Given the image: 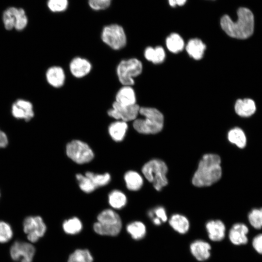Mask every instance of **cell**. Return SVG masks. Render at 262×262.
<instances>
[{
  "label": "cell",
  "mask_w": 262,
  "mask_h": 262,
  "mask_svg": "<svg viewBox=\"0 0 262 262\" xmlns=\"http://www.w3.org/2000/svg\"><path fill=\"white\" fill-rule=\"evenodd\" d=\"M93 229L98 234L116 236L121 232L122 222L119 215L114 210L107 209L97 216V221L93 224Z\"/></svg>",
  "instance_id": "cell-4"
},
{
  "label": "cell",
  "mask_w": 262,
  "mask_h": 262,
  "mask_svg": "<svg viewBox=\"0 0 262 262\" xmlns=\"http://www.w3.org/2000/svg\"><path fill=\"white\" fill-rule=\"evenodd\" d=\"M126 231L132 239L136 241L143 239L147 234V228L144 223L140 221H134L126 226Z\"/></svg>",
  "instance_id": "cell-24"
},
{
  "label": "cell",
  "mask_w": 262,
  "mask_h": 262,
  "mask_svg": "<svg viewBox=\"0 0 262 262\" xmlns=\"http://www.w3.org/2000/svg\"><path fill=\"white\" fill-rule=\"evenodd\" d=\"M91 69V65L87 60L80 57L73 59L70 64V70L73 76L82 78L88 74Z\"/></svg>",
  "instance_id": "cell-17"
},
{
  "label": "cell",
  "mask_w": 262,
  "mask_h": 262,
  "mask_svg": "<svg viewBox=\"0 0 262 262\" xmlns=\"http://www.w3.org/2000/svg\"><path fill=\"white\" fill-rule=\"evenodd\" d=\"M48 82L54 87H61L64 83L65 75L63 69L59 66H52L47 71Z\"/></svg>",
  "instance_id": "cell-20"
},
{
  "label": "cell",
  "mask_w": 262,
  "mask_h": 262,
  "mask_svg": "<svg viewBox=\"0 0 262 262\" xmlns=\"http://www.w3.org/2000/svg\"><path fill=\"white\" fill-rule=\"evenodd\" d=\"M229 142L240 148H244L246 145V137L244 131L240 128L231 129L228 133Z\"/></svg>",
  "instance_id": "cell-26"
},
{
  "label": "cell",
  "mask_w": 262,
  "mask_h": 262,
  "mask_svg": "<svg viewBox=\"0 0 262 262\" xmlns=\"http://www.w3.org/2000/svg\"><path fill=\"white\" fill-rule=\"evenodd\" d=\"M236 114L241 117H249L253 115L256 110L254 101L250 98L238 99L235 104Z\"/></svg>",
  "instance_id": "cell-19"
},
{
  "label": "cell",
  "mask_w": 262,
  "mask_h": 262,
  "mask_svg": "<svg viewBox=\"0 0 262 262\" xmlns=\"http://www.w3.org/2000/svg\"><path fill=\"white\" fill-rule=\"evenodd\" d=\"M167 170V166L163 161L155 159L147 162L142 168L144 177L152 183L158 191H161L168 183Z\"/></svg>",
  "instance_id": "cell-5"
},
{
  "label": "cell",
  "mask_w": 262,
  "mask_h": 262,
  "mask_svg": "<svg viewBox=\"0 0 262 262\" xmlns=\"http://www.w3.org/2000/svg\"><path fill=\"white\" fill-rule=\"evenodd\" d=\"M12 114L15 118L26 121L30 120L34 116L32 103L23 99H18L13 104Z\"/></svg>",
  "instance_id": "cell-14"
},
{
  "label": "cell",
  "mask_w": 262,
  "mask_h": 262,
  "mask_svg": "<svg viewBox=\"0 0 262 262\" xmlns=\"http://www.w3.org/2000/svg\"><path fill=\"white\" fill-rule=\"evenodd\" d=\"M76 178L78 181L80 189L84 192L90 193L97 188L92 180L86 176L77 174Z\"/></svg>",
  "instance_id": "cell-35"
},
{
  "label": "cell",
  "mask_w": 262,
  "mask_h": 262,
  "mask_svg": "<svg viewBox=\"0 0 262 262\" xmlns=\"http://www.w3.org/2000/svg\"><path fill=\"white\" fill-rule=\"evenodd\" d=\"M128 128L126 122L121 120L116 121L112 123L109 126V135L114 141L121 142L125 136Z\"/></svg>",
  "instance_id": "cell-21"
},
{
  "label": "cell",
  "mask_w": 262,
  "mask_h": 262,
  "mask_svg": "<svg viewBox=\"0 0 262 262\" xmlns=\"http://www.w3.org/2000/svg\"><path fill=\"white\" fill-rule=\"evenodd\" d=\"M140 107L136 104L124 105L114 102L113 107L108 111V115L117 120L127 122L137 118L139 113Z\"/></svg>",
  "instance_id": "cell-11"
},
{
  "label": "cell",
  "mask_w": 262,
  "mask_h": 262,
  "mask_svg": "<svg viewBox=\"0 0 262 262\" xmlns=\"http://www.w3.org/2000/svg\"><path fill=\"white\" fill-rule=\"evenodd\" d=\"M237 19L233 21L227 15L223 16L220 20L223 30L230 37L245 39L250 37L254 30V16L248 8L241 7L237 12Z\"/></svg>",
  "instance_id": "cell-1"
},
{
  "label": "cell",
  "mask_w": 262,
  "mask_h": 262,
  "mask_svg": "<svg viewBox=\"0 0 262 262\" xmlns=\"http://www.w3.org/2000/svg\"><path fill=\"white\" fill-rule=\"evenodd\" d=\"M187 0H168L169 5L172 7H175L176 5L182 6L186 2Z\"/></svg>",
  "instance_id": "cell-41"
},
{
  "label": "cell",
  "mask_w": 262,
  "mask_h": 262,
  "mask_svg": "<svg viewBox=\"0 0 262 262\" xmlns=\"http://www.w3.org/2000/svg\"><path fill=\"white\" fill-rule=\"evenodd\" d=\"M8 143V140L6 134L0 130V148L6 147Z\"/></svg>",
  "instance_id": "cell-40"
},
{
  "label": "cell",
  "mask_w": 262,
  "mask_h": 262,
  "mask_svg": "<svg viewBox=\"0 0 262 262\" xmlns=\"http://www.w3.org/2000/svg\"><path fill=\"white\" fill-rule=\"evenodd\" d=\"M169 224L172 229L180 234L187 233L190 229V224L188 219L184 215L175 213L169 219Z\"/></svg>",
  "instance_id": "cell-18"
},
{
  "label": "cell",
  "mask_w": 262,
  "mask_h": 262,
  "mask_svg": "<svg viewBox=\"0 0 262 262\" xmlns=\"http://www.w3.org/2000/svg\"><path fill=\"white\" fill-rule=\"evenodd\" d=\"M205 49V45L201 40L197 38L190 40L186 47L188 54L197 60L202 58Z\"/></svg>",
  "instance_id": "cell-23"
},
{
  "label": "cell",
  "mask_w": 262,
  "mask_h": 262,
  "mask_svg": "<svg viewBox=\"0 0 262 262\" xmlns=\"http://www.w3.org/2000/svg\"><path fill=\"white\" fill-rule=\"evenodd\" d=\"M128 189L135 191L141 188L143 185V179L137 172L130 170L125 173L124 176Z\"/></svg>",
  "instance_id": "cell-25"
},
{
  "label": "cell",
  "mask_w": 262,
  "mask_h": 262,
  "mask_svg": "<svg viewBox=\"0 0 262 262\" xmlns=\"http://www.w3.org/2000/svg\"><path fill=\"white\" fill-rule=\"evenodd\" d=\"M219 156L206 154L200 161L193 178L192 183L196 187L210 186L218 181L222 176Z\"/></svg>",
  "instance_id": "cell-2"
},
{
  "label": "cell",
  "mask_w": 262,
  "mask_h": 262,
  "mask_svg": "<svg viewBox=\"0 0 262 262\" xmlns=\"http://www.w3.org/2000/svg\"><path fill=\"white\" fill-rule=\"evenodd\" d=\"M142 71L141 62L136 58L122 61L118 65L117 74L120 82L126 86L134 84L133 78L141 74Z\"/></svg>",
  "instance_id": "cell-6"
},
{
  "label": "cell",
  "mask_w": 262,
  "mask_h": 262,
  "mask_svg": "<svg viewBox=\"0 0 262 262\" xmlns=\"http://www.w3.org/2000/svg\"><path fill=\"white\" fill-rule=\"evenodd\" d=\"M166 45L170 51L173 53H178L183 49L184 43L180 35L176 33H173L167 37Z\"/></svg>",
  "instance_id": "cell-30"
},
{
  "label": "cell",
  "mask_w": 262,
  "mask_h": 262,
  "mask_svg": "<svg viewBox=\"0 0 262 262\" xmlns=\"http://www.w3.org/2000/svg\"></svg>",
  "instance_id": "cell-42"
},
{
  "label": "cell",
  "mask_w": 262,
  "mask_h": 262,
  "mask_svg": "<svg viewBox=\"0 0 262 262\" xmlns=\"http://www.w3.org/2000/svg\"><path fill=\"white\" fill-rule=\"evenodd\" d=\"M108 202L111 207L115 209L120 210L126 205L127 198L122 191L114 190L108 195Z\"/></svg>",
  "instance_id": "cell-27"
},
{
  "label": "cell",
  "mask_w": 262,
  "mask_h": 262,
  "mask_svg": "<svg viewBox=\"0 0 262 262\" xmlns=\"http://www.w3.org/2000/svg\"><path fill=\"white\" fill-rule=\"evenodd\" d=\"M139 114L143 117L136 118L133 123L134 129L142 134H156L162 131L164 126V116L154 108L140 107Z\"/></svg>",
  "instance_id": "cell-3"
},
{
  "label": "cell",
  "mask_w": 262,
  "mask_h": 262,
  "mask_svg": "<svg viewBox=\"0 0 262 262\" xmlns=\"http://www.w3.org/2000/svg\"><path fill=\"white\" fill-rule=\"evenodd\" d=\"M68 5L67 0H48V6L53 12L65 11Z\"/></svg>",
  "instance_id": "cell-37"
},
{
  "label": "cell",
  "mask_w": 262,
  "mask_h": 262,
  "mask_svg": "<svg viewBox=\"0 0 262 262\" xmlns=\"http://www.w3.org/2000/svg\"><path fill=\"white\" fill-rule=\"evenodd\" d=\"M145 58L154 64L162 63L165 58V54L164 49L160 46L155 48L147 47L145 50Z\"/></svg>",
  "instance_id": "cell-29"
},
{
  "label": "cell",
  "mask_w": 262,
  "mask_h": 262,
  "mask_svg": "<svg viewBox=\"0 0 262 262\" xmlns=\"http://www.w3.org/2000/svg\"><path fill=\"white\" fill-rule=\"evenodd\" d=\"M12 236L13 230L11 226L4 221H0V243L8 242Z\"/></svg>",
  "instance_id": "cell-36"
},
{
  "label": "cell",
  "mask_w": 262,
  "mask_h": 262,
  "mask_svg": "<svg viewBox=\"0 0 262 262\" xmlns=\"http://www.w3.org/2000/svg\"><path fill=\"white\" fill-rule=\"evenodd\" d=\"M248 227L244 223H237L233 225L229 232L230 242L236 246L245 245L247 243Z\"/></svg>",
  "instance_id": "cell-16"
},
{
  "label": "cell",
  "mask_w": 262,
  "mask_h": 262,
  "mask_svg": "<svg viewBox=\"0 0 262 262\" xmlns=\"http://www.w3.org/2000/svg\"><path fill=\"white\" fill-rule=\"evenodd\" d=\"M64 231L68 235H76L82 229V223L77 217H73L65 220L62 224Z\"/></svg>",
  "instance_id": "cell-28"
},
{
  "label": "cell",
  "mask_w": 262,
  "mask_h": 262,
  "mask_svg": "<svg viewBox=\"0 0 262 262\" xmlns=\"http://www.w3.org/2000/svg\"><path fill=\"white\" fill-rule=\"evenodd\" d=\"M208 236L213 242H220L226 235V228L224 223L220 220H211L205 225Z\"/></svg>",
  "instance_id": "cell-15"
},
{
  "label": "cell",
  "mask_w": 262,
  "mask_h": 262,
  "mask_svg": "<svg viewBox=\"0 0 262 262\" xmlns=\"http://www.w3.org/2000/svg\"><path fill=\"white\" fill-rule=\"evenodd\" d=\"M115 102L124 105L136 104L135 94L131 86L124 85L116 94Z\"/></svg>",
  "instance_id": "cell-22"
},
{
  "label": "cell",
  "mask_w": 262,
  "mask_h": 262,
  "mask_svg": "<svg viewBox=\"0 0 262 262\" xmlns=\"http://www.w3.org/2000/svg\"><path fill=\"white\" fill-rule=\"evenodd\" d=\"M250 224L256 229L262 228V208L252 209L248 214Z\"/></svg>",
  "instance_id": "cell-34"
},
{
  "label": "cell",
  "mask_w": 262,
  "mask_h": 262,
  "mask_svg": "<svg viewBox=\"0 0 262 262\" xmlns=\"http://www.w3.org/2000/svg\"><path fill=\"white\" fill-rule=\"evenodd\" d=\"M23 230L29 241L36 242L42 237L47 230V226L39 216L27 217L23 221Z\"/></svg>",
  "instance_id": "cell-9"
},
{
  "label": "cell",
  "mask_w": 262,
  "mask_h": 262,
  "mask_svg": "<svg viewBox=\"0 0 262 262\" xmlns=\"http://www.w3.org/2000/svg\"><path fill=\"white\" fill-rule=\"evenodd\" d=\"M93 182L97 188L108 184L111 180V176L109 173L96 174L88 171L85 174Z\"/></svg>",
  "instance_id": "cell-33"
},
{
  "label": "cell",
  "mask_w": 262,
  "mask_h": 262,
  "mask_svg": "<svg viewBox=\"0 0 262 262\" xmlns=\"http://www.w3.org/2000/svg\"><path fill=\"white\" fill-rule=\"evenodd\" d=\"M112 0H89V6L94 10H103L108 8Z\"/></svg>",
  "instance_id": "cell-38"
},
{
  "label": "cell",
  "mask_w": 262,
  "mask_h": 262,
  "mask_svg": "<svg viewBox=\"0 0 262 262\" xmlns=\"http://www.w3.org/2000/svg\"><path fill=\"white\" fill-rule=\"evenodd\" d=\"M3 21L6 29L10 30L15 28L19 31L26 26L28 20L23 9L11 7L4 11Z\"/></svg>",
  "instance_id": "cell-10"
},
{
  "label": "cell",
  "mask_w": 262,
  "mask_h": 262,
  "mask_svg": "<svg viewBox=\"0 0 262 262\" xmlns=\"http://www.w3.org/2000/svg\"><path fill=\"white\" fill-rule=\"evenodd\" d=\"M254 249L259 254H262V233L258 234L252 242Z\"/></svg>",
  "instance_id": "cell-39"
},
{
  "label": "cell",
  "mask_w": 262,
  "mask_h": 262,
  "mask_svg": "<svg viewBox=\"0 0 262 262\" xmlns=\"http://www.w3.org/2000/svg\"><path fill=\"white\" fill-rule=\"evenodd\" d=\"M148 217L155 226H160L167 220V216L165 209L161 206L150 210L147 213Z\"/></svg>",
  "instance_id": "cell-32"
},
{
  "label": "cell",
  "mask_w": 262,
  "mask_h": 262,
  "mask_svg": "<svg viewBox=\"0 0 262 262\" xmlns=\"http://www.w3.org/2000/svg\"><path fill=\"white\" fill-rule=\"evenodd\" d=\"M67 156L78 164H84L91 161L94 154L88 144L79 140H74L66 146Z\"/></svg>",
  "instance_id": "cell-7"
},
{
  "label": "cell",
  "mask_w": 262,
  "mask_h": 262,
  "mask_svg": "<svg viewBox=\"0 0 262 262\" xmlns=\"http://www.w3.org/2000/svg\"><path fill=\"white\" fill-rule=\"evenodd\" d=\"M93 257L88 249L78 248L71 253L67 262H93Z\"/></svg>",
  "instance_id": "cell-31"
},
{
  "label": "cell",
  "mask_w": 262,
  "mask_h": 262,
  "mask_svg": "<svg viewBox=\"0 0 262 262\" xmlns=\"http://www.w3.org/2000/svg\"><path fill=\"white\" fill-rule=\"evenodd\" d=\"M102 41L113 49H120L126 44V36L123 28L117 24L105 26L102 32Z\"/></svg>",
  "instance_id": "cell-8"
},
{
  "label": "cell",
  "mask_w": 262,
  "mask_h": 262,
  "mask_svg": "<svg viewBox=\"0 0 262 262\" xmlns=\"http://www.w3.org/2000/svg\"><path fill=\"white\" fill-rule=\"evenodd\" d=\"M35 252V249L33 245L21 241L14 242L10 250L12 259L20 262H32Z\"/></svg>",
  "instance_id": "cell-12"
},
{
  "label": "cell",
  "mask_w": 262,
  "mask_h": 262,
  "mask_svg": "<svg viewBox=\"0 0 262 262\" xmlns=\"http://www.w3.org/2000/svg\"><path fill=\"white\" fill-rule=\"evenodd\" d=\"M190 251L197 261L204 262L211 257V246L205 240L197 239L190 244Z\"/></svg>",
  "instance_id": "cell-13"
}]
</instances>
